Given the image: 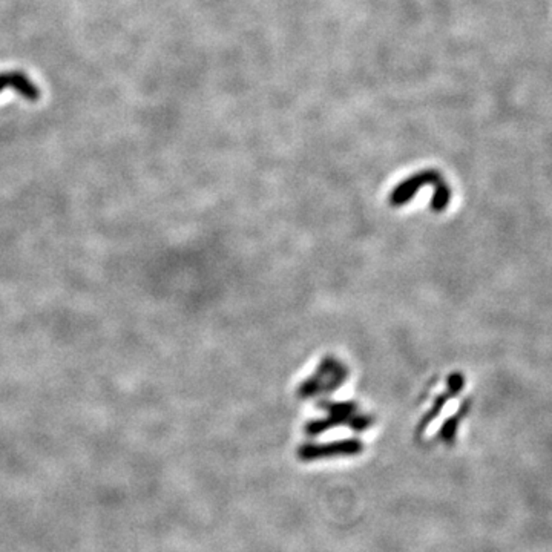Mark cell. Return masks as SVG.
I'll return each mask as SVG.
<instances>
[{"label": "cell", "instance_id": "cell-1", "mask_svg": "<svg viewBox=\"0 0 552 552\" xmlns=\"http://www.w3.org/2000/svg\"><path fill=\"white\" fill-rule=\"evenodd\" d=\"M440 178L442 177L437 174V170H424V172L413 175L407 182L400 183L395 192H391V204L400 206L410 202L420 187H424L425 184H433L439 182Z\"/></svg>", "mask_w": 552, "mask_h": 552}, {"label": "cell", "instance_id": "cell-2", "mask_svg": "<svg viewBox=\"0 0 552 552\" xmlns=\"http://www.w3.org/2000/svg\"><path fill=\"white\" fill-rule=\"evenodd\" d=\"M5 83H6V88L14 89L16 93L29 100V102H37L40 98L38 88L24 73L20 71L5 73Z\"/></svg>", "mask_w": 552, "mask_h": 552}]
</instances>
